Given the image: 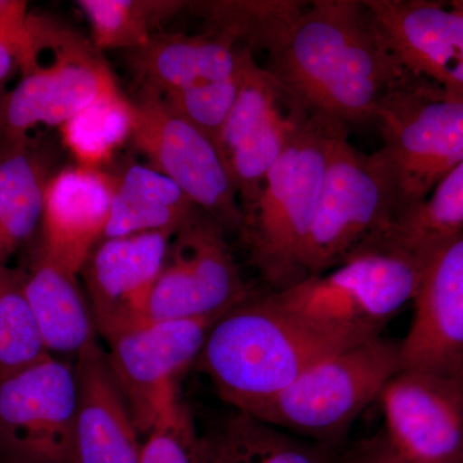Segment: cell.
<instances>
[{
  "label": "cell",
  "mask_w": 463,
  "mask_h": 463,
  "mask_svg": "<svg viewBox=\"0 0 463 463\" xmlns=\"http://www.w3.org/2000/svg\"><path fill=\"white\" fill-rule=\"evenodd\" d=\"M264 69L304 106L349 128L376 123L408 74L364 2L315 0L274 36Z\"/></svg>",
  "instance_id": "6da1fadb"
},
{
  "label": "cell",
  "mask_w": 463,
  "mask_h": 463,
  "mask_svg": "<svg viewBox=\"0 0 463 463\" xmlns=\"http://www.w3.org/2000/svg\"><path fill=\"white\" fill-rule=\"evenodd\" d=\"M347 346L289 316L268 292L222 316L194 365L222 401L251 413L319 359Z\"/></svg>",
  "instance_id": "7a4b0ae2"
},
{
  "label": "cell",
  "mask_w": 463,
  "mask_h": 463,
  "mask_svg": "<svg viewBox=\"0 0 463 463\" xmlns=\"http://www.w3.org/2000/svg\"><path fill=\"white\" fill-rule=\"evenodd\" d=\"M426 269L428 265L407 252L368 239L334 269L269 292L307 327L355 345L380 337L413 303Z\"/></svg>",
  "instance_id": "3957f363"
},
{
  "label": "cell",
  "mask_w": 463,
  "mask_h": 463,
  "mask_svg": "<svg viewBox=\"0 0 463 463\" xmlns=\"http://www.w3.org/2000/svg\"><path fill=\"white\" fill-rule=\"evenodd\" d=\"M349 128L312 115L265 178L239 232L270 291L306 279L307 243L331 149Z\"/></svg>",
  "instance_id": "277c9868"
},
{
  "label": "cell",
  "mask_w": 463,
  "mask_h": 463,
  "mask_svg": "<svg viewBox=\"0 0 463 463\" xmlns=\"http://www.w3.org/2000/svg\"><path fill=\"white\" fill-rule=\"evenodd\" d=\"M401 346L383 337L319 359L251 416L297 437L336 448L401 370Z\"/></svg>",
  "instance_id": "5b68a950"
},
{
  "label": "cell",
  "mask_w": 463,
  "mask_h": 463,
  "mask_svg": "<svg viewBox=\"0 0 463 463\" xmlns=\"http://www.w3.org/2000/svg\"><path fill=\"white\" fill-rule=\"evenodd\" d=\"M376 123L383 139L376 154L394 187L397 218L462 163L463 99L408 72L381 103Z\"/></svg>",
  "instance_id": "8992f818"
},
{
  "label": "cell",
  "mask_w": 463,
  "mask_h": 463,
  "mask_svg": "<svg viewBox=\"0 0 463 463\" xmlns=\"http://www.w3.org/2000/svg\"><path fill=\"white\" fill-rule=\"evenodd\" d=\"M52 60L23 75L0 100V147L27 141L39 125L62 127L100 97L118 90L114 74L91 43L69 27L38 17Z\"/></svg>",
  "instance_id": "52a82bcc"
},
{
  "label": "cell",
  "mask_w": 463,
  "mask_h": 463,
  "mask_svg": "<svg viewBox=\"0 0 463 463\" xmlns=\"http://www.w3.org/2000/svg\"><path fill=\"white\" fill-rule=\"evenodd\" d=\"M335 142L326 165L315 221L307 243L306 279L328 272L395 215V194L379 155Z\"/></svg>",
  "instance_id": "ba28073f"
},
{
  "label": "cell",
  "mask_w": 463,
  "mask_h": 463,
  "mask_svg": "<svg viewBox=\"0 0 463 463\" xmlns=\"http://www.w3.org/2000/svg\"><path fill=\"white\" fill-rule=\"evenodd\" d=\"M75 364L47 355L0 377V462L75 463Z\"/></svg>",
  "instance_id": "9c48e42d"
},
{
  "label": "cell",
  "mask_w": 463,
  "mask_h": 463,
  "mask_svg": "<svg viewBox=\"0 0 463 463\" xmlns=\"http://www.w3.org/2000/svg\"><path fill=\"white\" fill-rule=\"evenodd\" d=\"M133 105L130 142L147 158V165L175 183L225 232L239 233L242 207L218 145L174 114L152 91L141 90Z\"/></svg>",
  "instance_id": "30bf717a"
},
{
  "label": "cell",
  "mask_w": 463,
  "mask_h": 463,
  "mask_svg": "<svg viewBox=\"0 0 463 463\" xmlns=\"http://www.w3.org/2000/svg\"><path fill=\"white\" fill-rule=\"evenodd\" d=\"M309 112L248 50L236 103L219 136V151L243 215L257 203L268 173L310 118Z\"/></svg>",
  "instance_id": "8fae6325"
},
{
  "label": "cell",
  "mask_w": 463,
  "mask_h": 463,
  "mask_svg": "<svg viewBox=\"0 0 463 463\" xmlns=\"http://www.w3.org/2000/svg\"><path fill=\"white\" fill-rule=\"evenodd\" d=\"M225 233L199 212L173 237L149 298L147 322L219 319L254 297Z\"/></svg>",
  "instance_id": "7c38bea8"
},
{
  "label": "cell",
  "mask_w": 463,
  "mask_h": 463,
  "mask_svg": "<svg viewBox=\"0 0 463 463\" xmlns=\"http://www.w3.org/2000/svg\"><path fill=\"white\" fill-rule=\"evenodd\" d=\"M216 321H148L106 343L109 370L141 438L181 402L176 380L196 364Z\"/></svg>",
  "instance_id": "4fadbf2b"
},
{
  "label": "cell",
  "mask_w": 463,
  "mask_h": 463,
  "mask_svg": "<svg viewBox=\"0 0 463 463\" xmlns=\"http://www.w3.org/2000/svg\"><path fill=\"white\" fill-rule=\"evenodd\" d=\"M377 402L381 437L404 463H463V373L401 368Z\"/></svg>",
  "instance_id": "5bb4252c"
},
{
  "label": "cell",
  "mask_w": 463,
  "mask_h": 463,
  "mask_svg": "<svg viewBox=\"0 0 463 463\" xmlns=\"http://www.w3.org/2000/svg\"><path fill=\"white\" fill-rule=\"evenodd\" d=\"M173 237L146 232L103 239L85 261V297L97 334L106 343L147 322L149 298Z\"/></svg>",
  "instance_id": "9a60e30c"
},
{
  "label": "cell",
  "mask_w": 463,
  "mask_h": 463,
  "mask_svg": "<svg viewBox=\"0 0 463 463\" xmlns=\"http://www.w3.org/2000/svg\"><path fill=\"white\" fill-rule=\"evenodd\" d=\"M410 74L463 99V14L435 0H364Z\"/></svg>",
  "instance_id": "2e32d148"
},
{
  "label": "cell",
  "mask_w": 463,
  "mask_h": 463,
  "mask_svg": "<svg viewBox=\"0 0 463 463\" xmlns=\"http://www.w3.org/2000/svg\"><path fill=\"white\" fill-rule=\"evenodd\" d=\"M116 181L114 174L78 165L52 174L45 187L39 254L79 276L105 239Z\"/></svg>",
  "instance_id": "e0dca14e"
},
{
  "label": "cell",
  "mask_w": 463,
  "mask_h": 463,
  "mask_svg": "<svg viewBox=\"0 0 463 463\" xmlns=\"http://www.w3.org/2000/svg\"><path fill=\"white\" fill-rule=\"evenodd\" d=\"M413 306L401 368L463 373V233L432 259Z\"/></svg>",
  "instance_id": "ac0fdd59"
},
{
  "label": "cell",
  "mask_w": 463,
  "mask_h": 463,
  "mask_svg": "<svg viewBox=\"0 0 463 463\" xmlns=\"http://www.w3.org/2000/svg\"><path fill=\"white\" fill-rule=\"evenodd\" d=\"M75 373V463H141V434L99 340L76 356Z\"/></svg>",
  "instance_id": "d6986e66"
},
{
  "label": "cell",
  "mask_w": 463,
  "mask_h": 463,
  "mask_svg": "<svg viewBox=\"0 0 463 463\" xmlns=\"http://www.w3.org/2000/svg\"><path fill=\"white\" fill-rule=\"evenodd\" d=\"M246 48L231 39L203 35H155L127 60L142 90L169 96L218 79L237 74Z\"/></svg>",
  "instance_id": "ffe728a7"
},
{
  "label": "cell",
  "mask_w": 463,
  "mask_h": 463,
  "mask_svg": "<svg viewBox=\"0 0 463 463\" xmlns=\"http://www.w3.org/2000/svg\"><path fill=\"white\" fill-rule=\"evenodd\" d=\"M25 292L36 327L51 355H75L99 340L78 274L41 254L25 276Z\"/></svg>",
  "instance_id": "44dd1931"
},
{
  "label": "cell",
  "mask_w": 463,
  "mask_h": 463,
  "mask_svg": "<svg viewBox=\"0 0 463 463\" xmlns=\"http://www.w3.org/2000/svg\"><path fill=\"white\" fill-rule=\"evenodd\" d=\"M116 178L105 239L146 232L175 236L200 212L175 183L154 167L133 164Z\"/></svg>",
  "instance_id": "7402d4cb"
},
{
  "label": "cell",
  "mask_w": 463,
  "mask_h": 463,
  "mask_svg": "<svg viewBox=\"0 0 463 463\" xmlns=\"http://www.w3.org/2000/svg\"><path fill=\"white\" fill-rule=\"evenodd\" d=\"M201 463H337L335 447L289 434L233 410L201 434Z\"/></svg>",
  "instance_id": "603a6c76"
},
{
  "label": "cell",
  "mask_w": 463,
  "mask_h": 463,
  "mask_svg": "<svg viewBox=\"0 0 463 463\" xmlns=\"http://www.w3.org/2000/svg\"><path fill=\"white\" fill-rule=\"evenodd\" d=\"M52 174L30 138L0 147V263L7 264L41 227Z\"/></svg>",
  "instance_id": "cb8c5ba5"
},
{
  "label": "cell",
  "mask_w": 463,
  "mask_h": 463,
  "mask_svg": "<svg viewBox=\"0 0 463 463\" xmlns=\"http://www.w3.org/2000/svg\"><path fill=\"white\" fill-rule=\"evenodd\" d=\"M463 233V161L435 185L428 199L405 210L368 239L380 241L430 264Z\"/></svg>",
  "instance_id": "d4e9b609"
},
{
  "label": "cell",
  "mask_w": 463,
  "mask_h": 463,
  "mask_svg": "<svg viewBox=\"0 0 463 463\" xmlns=\"http://www.w3.org/2000/svg\"><path fill=\"white\" fill-rule=\"evenodd\" d=\"M134 116L133 100L118 90L100 97L60 127L61 139L75 165L103 170L130 141Z\"/></svg>",
  "instance_id": "484cf974"
},
{
  "label": "cell",
  "mask_w": 463,
  "mask_h": 463,
  "mask_svg": "<svg viewBox=\"0 0 463 463\" xmlns=\"http://www.w3.org/2000/svg\"><path fill=\"white\" fill-rule=\"evenodd\" d=\"M97 51L133 52L148 44L155 27L190 3L173 0H79Z\"/></svg>",
  "instance_id": "4316f807"
},
{
  "label": "cell",
  "mask_w": 463,
  "mask_h": 463,
  "mask_svg": "<svg viewBox=\"0 0 463 463\" xmlns=\"http://www.w3.org/2000/svg\"><path fill=\"white\" fill-rule=\"evenodd\" d=\"M298 0H218L194 3L207 32L250 51H265L277 33L306 8Z\"/></svg>",
  "instance_id": "83f0119b"
},
{
  "label": "cell",
  "mask_w": 463,
  "mask_h": 463,
  "mask_svg": "<svg viewBox=\"0 0 463 463\" xmlns=\"http://www.w3.org/2000/svg\"><path fill=\"white\" fill-rule=\"evenodd\" d=\"M25 276L0 263V377L51 355L27 301Z\"/></svg>",
  "instance_id": "f1b7e54d"
},
{
  "label": "cell",
  "mask_w": 463,
  "mask_h": 463,
  "mask_svg": "<svg viewBox=\"0 0 463 463\" xmlns=\"http://www.w3.org/2000/svg\"><path fill=\"white\" fill-rule=\"evenodd\" d=\"M248 50L246 48V52ZM241 72L242 66L237 74L230 78L206 81L161 99L174 114L216 143L239 97Z\"/></svg>",
  "instance_id": "f546056e"
},
{
  "label": "cell",
  "mask_w": 463,
  "mask_h": 463,
  "mask_svg": "<svg viewBox=\"0 0 463 463\" xmlns=\"http://www.w3.org/2000/svg\"><path fill=\"white\" fill-rule=\"evenodd\" d=\"M141 463H201V434L182 401L142 437Z\"/></svg>",
  "instance_id": "4dcf8cb0"
},
{
  "label": "cell",
  "mask_w": 463,
  "mask_h": 463,
  "mask_svg": "<svg viewBox=\"0 0 463 463\" xmlns=\"http://www.w3.org/2000/svg\"><path fill=\"white\" fill-rule=\"evenodd\" d=\"M337 463H404L386 446L381 435L359 443L345 455L337 458Z\"/></svg>",
  "instance_id": "1f68e13d"
},
{
  "label": "cell",
  "mask_w": 463,
  "mask_h": 463,
  "mask_svg": "<svg viewBox=\"0 0 463 463\" xmlns=\"http://www.w3.org/2000/svg\"><path fill=\"white\" fill-rule=\"evenodd\" d=\"M17 67L20 69V56L16 44L5 33L0 32V91H5V83Z\"/></svg>",
  "instance_id": "d6a6232c"
},
{
  "label": "cell",
  "mask_w": 463,
  "mask_h": 463,
  "mask_svg": "<svg viewBox=\"0 0 463 463\" xmlns=\"http://www.w3.org/2000/svg\"><path fill=\"white\" fill-rule=\"evenodd\" d=\"M450 7L457 9V11L461 12L463 14V0H452V2H447Z\"/></svg>",
  "instance_id": "836d02e7"
},
{
  "label": "cell",
  "mask_w": 463,
  "mask_h": 463,
  "mask_svg": "<svg viewBox=\"0 0 463 463\" xmlns=\"http://www.w3.org/2000/svg\"><path fill=\"white\" fill-rule=\"evenodd\" d=\"M5 91H0V100H2L3 94H5Z\"/></svg>",
  "instance_id": "e575fe53"
},
{
  "label": "cell",
  "mask_w": 463,
  "mask_h": 463,
  "mask_svg": "<svg viewBox=\"0 0 463 463\" xmlns=\"http://www.w3.org/2000/svg\"><path fill=\"white\" fill-rule=\"evenodd\" d=\"M0 463H2V462H0Z\"/></svg>",
  "instance_id": "d590c367"
}]
</instances>
